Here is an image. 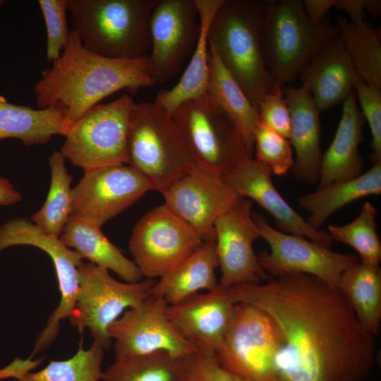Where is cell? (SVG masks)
<instances>
[{
    "label": "cell",
    "instance_id": "18",
    "mask_svg": "<svg viewBox=\"0 0 381 381\" xmlns=\"http://www.w3.org/2000/svg\"><path fill=\"white\" fill-rule=\"evenodd\" d=\"M162 195L164 205L203 241H215L217 219L241 198L223 177L196 164Z\"/></svg>",
    "mask_w": 381,
    "mask_h": 381
},
{
    "label": "cell",
    "instance_id": "14",
    "mask_svg": "<svg viewBox=\"0 0 381 381\" xmlns=\"http://www.w3.org/2000/svg\"><path fill=\"white\" fill-rule=\"evenodd\" d=\"M167 305L163 298L151 294L109 326L115 359L157 351L183 359L198 351L173 327L167 315Z\"/></svg>",
    "mask_w": 381,
    "mask_h": 381
},
{
    "label": "cell",
    "instance_id": "33",
    "mask_svg": "<svg viewBox=\"0 0 381 381\" xmlns=\"http://www.w3.org/2000/svg\"><path fill=\"white\" fill-rule=\"evenodd\" d=\"M182 359L164 351L115 361L104 372L103 381H179Z\"/></svg>",
    "mask_w": 381,
    "mask_h": 381
},
{
    "label": "cell",
    "instance_id": "23",
    "mask_svg": "<svg viewBox=\"0 0 381 381\" xmlns=\"http://www.w3.org/2000/svg\"><path fill=\"white\" fill-rule=\"evenodd\" d=\"M364 121L353 92L343 102L341 116L334 137L322 154L317 188L352 179L361 174L363 159L358 147L363 140Z\"/></svg>",
    "mask_w": 381,
    "mask_h": 381
},
{
    "label": "cell",
    "instance_id": "17",
    "mask_svg": "<svg viewBox=\"0 0 381 381\" xmlns=\"http://www.w3.org/2000/svg\"><path fill=\"white\" fill-rule=\"evenodd\" d=\"M253 202L241 197L215 224V245L222 289L239 284H256L270 276L262 269L253 250L260 234L253 218Z\"/></svg>",
    "mask_w": 381,
    "mask_h": 381
},
{
    "label": "cell",
    "instance_id": "21",
    "mask_svg": "<svg viewBox=\"0 0 381 381\" xmlns=\"http://www.w3.org/2000/svg\"><path fill=\"white\" fill-rule=\"evenodd\" d=\"M300 76L320 113L344 102L358 78L339 36L310 59Z\"/></svg>",
    "mask_w": 381,
    "mask_h": 381
},
{
    "label": "cell",
    "instance_id": "28",
    "mask_svg": "<svg viewBox=\"0 0 381 381\" xmlns=\"http://www.w3.org/2000/svg\"><path fill=\"white\" fill-rule=\"evenodd\" d=\"M381 193V160L373 163L364 174L346 181H337L302 195L298 205L310 212L306 220L316 230L336 211L363 197Z\"/></svg>",
    "mask_w": 381,
    "mask_h": 381
},
{
    "label": "cell",
    "instance_id": "41",
    "mask_svg": "<svg viewBox=\"0 0 381 381\" xmlns=\"http://www.w3.org/2000/svg\"><path fill=\"white\" fill-rule=\"evenodd\" d=\"M337 10L346 12L352 22L364 20L365 10L373 16H378L381 12L380 0H337L335 6Z\"/></svg>",
    "mask_w": 381,
    "mask_h": 381
},
{
    "label": "cell",
    "instance_id": "38",
    "mask_svg": "<svg viewBox=\"0 0 381 381\" xmlns=\"http://www.w3.org/2000/svg\"><path fill=\"white\" fill-rule=\"evenodd\" d=\"M353 89L361 107V114L368 121L371 134L372 160H381V90L364 83L358 76Z\"/></svg>",
    "mask_w": 381,
    "mask_h": 381
},
{
    "label": "cell",
    "instance_id": "40",
    "mask_svg": "<svg viewBox=\"0 0 381 381\" xmlns=\"http://www.w3.org/2000/svg\"><path fill=\"white\" fill-rule=\"evenodd\" d=\"M283 87L274 84L260 102L258 112L260 123L289 139L291 116Z\"/></svg>",
    "mask_w": 381,
    "mask_h": 381
},
{
    "label": "cell",
    "instance_id": "3",
    "mask_svg": "<svg viewBox=\"0 0 381 381\" xmlns=\"http://www.w3.org/2000/svg\"><path fill=\"white\" fill-rule=\"evenodd\" d=\"M265 1L224 0L209 28L208 43L258 111L274 83L267 69Z\"/></svg>",
    "mask_w": 381,
    "mask_h": 381
},
{
    "label": "cell",
    "instance_id": "45",
    "mask_svg": "<svg viewBox=\"0 0 381 381\" xmlns=\"http://www.w3.org/2000/svg\"><path fill=\"white\" fill-rule=\"evenodd\" d=\"M5 4V1L0 0V8Z\"/></svg>",
    "mask_w": 381,
    "mask_h": 381
},
{
    "label": "cell",
    "instance_id": "11",
    "mask_svg": "<svg viewBox=\"0 0 381 381\" xmlns=\"http://www.w3.org/2000/svg\"><path fill=\"white\" fill-rule=\"evenodd\" d=\"M252 215L260 238L270 246V250L264 249L257 256L260 265L271 277L303 274L337 288L343 272L359 261L355 255L334 252L303 236L276 229L260 213Z\"/></svg>",
    "mask_w": 381,
    "mask_h": 381
},
{
    "label": "cell",
    "instance_id": "20",
    "mask_svg": "<svg viewBox=\"0 0 381 381\" xmlns=\"http://www.w3.org/2000/svg\"><path fill=\"white\" fill-rule=\"evenodd\" d=\"M272 173L254 157H248L224 180L241 197L256 202L274 220L278 230L303 236L330 248L329 234L316 230L295 211L278 192L271 179Z\"/></svg>",
    "mask_w": 381,
    "mask_h": 381
},
{
    "label": "cell",
    "instance_id": "42",
    "mask_svg": "<svg viewBox=\"0 0 381 381\" xmlns=\"http://www.w3.org/2000/svg\"><path fill=\"white\" fill-rule=\"evenodd\" d=\"M337 0H303L302 4L307 16L320 22L325 19L328 11L335 6Z\"/></svg>",
    "mask_w": 381,
    "mask_h": 381
},
{
    "label": "cell",
    "instance_id": "44",
    "mask_svg": "<svg viewBox=\"0 0 381 381\" xmlns=\"http://www.w3.org/2000/svg\"><path fill=\"white\" fill-rule=\"evenodd\" d=\"M21 199V194L11 183L6 178L0 175V205H12L20 202Z\"/></svg>",
    "mask_w": 381,
    "mask_h": 381
},
{
    "label": "cell",
    "instance_id": "10",
    "mask_svg": "<svg viewBox=\"0 0 381 381\" xmlns=\"http://www.w3.org/2000/svg\"><path fill=\"white\" fill-rule=\"evenodd\" d=\"M78 291L70 324L83 332L88 328L93 341L104 349L111 344L108 330L126 309L140 305L150 295L154 279L121 282L109 270L90 262L78 268Z\"/></svg>",
    "mask_w": 381,
    "mask_h": 381
},
{
    "label": "cell",
    "instance_id": "1",
    "mask_svg": "<svg viewBox=\"0 0 381 381\" xmlns=\"http://www.w3.org/2000/svg\"><path fill=\"white\" fill-rule=\"evenodd\" d=\"M226 291L235 303L261 309L279 328L283 343L273 361L274 381H364L369 376L375 336L362 327L338 288L290 274Z\"/></svg>",
    "mask_w": 381,
    "mask_h": 381
},
{
    "label": "cell",
    "instance_id": "16",
    "mask_svg": "<svg viewBox=\"0 0 381 381\" xmlns=\"http://www.w3.org/2000/svg\"><path fill=\"white\" fill-rule=\"evenodd\" d=\"M150 27V63L157 83L164 84L179 73L198 41L200 23L195 1L159 0Z\"/></svg>",
    "mask_w": 381,
    "mask_h": 381
},
{
    "label": "cell",
    "instance_id": "37",
    "mask_svg": "<svg viewBox=\"0 0 381 381\" xmlns=\"http://www.w3.org/2000/svg\"><path fill=\"white\" fill-rule=\"evenodd\" d=\"M38 4L47 30V59L53 62L61 56L69 40L67 0H39Z\"/></svg>",
    "mask_w": 381,
    "mask_h": 381
},
{
    "label": "cell",
    "instance_id": "15",
    "mask_svg": "<svg viewBox=\"0 0 381 381\" xmlns=\"http://www.w3.org/2000/svg\"><path fill=\"white\" fill-rule=\"evenodd\" d=\"M84 172L71 190L72 214L99 226L153 190L149 181L128 164Z\"/></svg>",
    "mask_w": 381,
    "mask_h": 381
},
{
    "label": "cell",
    "instance_id": "9",
    "mask_svg": "<svg viewBox=\"0 0 381 381\" xmlns=\"http://www.w3.org/2000/svg\"><path fill=\"white\" fill-rule=\"evenodd\" d=\"M283 343L279 328L261 309L235 303L214 353L219 365L249 381H274L273 361Z\"/></svg>",
    "mask_w": 381,
    "mask_h": 381
},
{
    "label": "cell",
    "instance_id": "34",
    "mask_svg": "<svg viewBox=\"0 0 381 381\" xmlns=\"http://www.w3.org/2000/svg\"><path fill=\"white\" fill-rule=\"evenodd\" d=\"M104 350L95 341L87 350L80 344L71 358L52 361L36 373L25 372L16 381H99L104 375L102 364Z\"/></svg>",
    "mask_w": 381,
    "mask_h": 381
},
{
    "label": "cell",
    "instance_id": "30",
    "mask_svg": "<svg viewBox=\"0 0 381 381\" xmlns=\"http://www.w3.org/2000/svg\"><path fill=\"white\" fill-rule=\"evenodd\" d=\"M337 288L346 298L362 327L375 337L381 322V270L357 262L341 274Z\"/></svg>",
    "mask_w": 381,
    "mask_h": 381
},
{
    "label": "cell",
    "instance_id": "22",
    "mask_svg": "<svg viewBox=\"0 0 381 381\" xmlns=\"http://www.w3.org/2000/svg\"><path fill=\"white\" fill-rule=\"evenodd\" d=\"M291 116L289 142L296 158L293 175L298 181L313 184L318 182L322 157L320 111L310 92L299 87H283Z\"/></svg>",
    "mask_w": 381,
    "mask_h": 381
},
{
    "label": "cell",
    "instance_id": "31",
    "mask_svg": "<svg viewBox=\"0 0 381 381\" xmlns=\"http://www.w3.org/2000/svg\"><path fill=\"white\" fill-rule=\"evenodd\" d=\"M339 37L358 76L367 85L381 90V44L370 23L352 22L337 18Z\"/></svg>",
    "mask_w": 381,
    "mask_h": 381
},
{
    "label": "cell",
    "instance_id": "8",
    "mask_svg": "<svg viewBox=\"0 0 381 381\" xmlns=\"http://www.w3.org/2000/svg\"><path fill=\"white\" fill-rule=\"evenodd\" d=\"M135 102L128 94L98 104L68 130L60 152L84 171L127 164V136L131 111Z\"/></svg>",
    "mask_w": 381,
    "mask_h": 381
},
{
    "label": "cell",
    "instance_id": "2",
    "mask_svg": "<svg viewBox=\"0 0 381 381\" xmlns=\"http://www.w3.org/2000/svg\"><path fill=\"white\" fill-rule=\"evenodd\" d=\"M156 84L147 55L136 59L98 55L86 49L73 30L61 56L35 84L33 94L38 109L57 102L66 107V134L75 121L105 97L124 89L135 93Z\"/></svg>",
    "mask_w": 381,
    "mask_h": 381
},
{
    "label": "cell",
    "instance_id": "36",
    "mask_svg": "<svg viewBox=\"0 0 381 381\" xmlns=\"http://www.w3.org/2000/svg\"><path fill=\"white\" fill-rule=\"evenodd\" d=\"M255 159L272 174L283 176L294 163L291 145L288 138L258 123L254 130Z\"/></svg>",
    "mask_w": 381,
    "mask_h": 381
},
{
    "label": "cell",
    "instance_id": "24",
    "mask_svg": "<svg viewBox=\"0 0 381 381\" xmlns=\"http://www.w3.org/2000/svg\"><path fill=\"white\" fill-rule=\"evenodd\" d=\"M59 238L83 259L113 271L125 282L134 283L143 279L135 262L105 236L101 226L71 214Z\"/></svg>",
    "mask_w": 381,
    "mask_h": 381
},
{
    "label": "cell",
    "instance_id": "26",
    "mask_svg": "<svg viewBox=\"0 0 381 381\" xmlns=\"http://www.w3.org/2000/svg\"><path fill=\"white\" fill-rule=\"evenodd\" d=\"M66 114L67 108L61 102L33 109L0 95V140L16 138L30 146L45 144L54 135L65 136Z\"/></svg>",
    "mask_w": 381,
    "mask_h": 381
},
{
    "label": "cell",
    "instance_id": "12",
    "mask_svg": "<svg viewBox=\"0 0 381 381\" xmlns=\"http://www.w3.org/2000/svg\"><path fill=\"white\" fill-rule=\"evenodd\" d=\"M203 242L197 231L163 204L138 221L128 248L143 277L154 279L173 270Z\"/></svg>",
    "mask_w": 381,
    "mask_h": 381
},
{
    "label": "cell",
    "instance_id": "25",
    "mask_svg": "<svg viewBox=\"0 0 381 381\" xmlns=\"http://www.w3.org/2000/svg\"><path fill=\"white\" fill-rule=\"evenodd\" d=\"M218 267L215 241H204L155 282L151 294L163 298L168 305H174L201 290L211 291L218 284L215 276Z\"/></svg>",
    "mask_w": 381,
    "mask_h": 381
},
{
    "label": "cell",
    "instance_id": "5",
    "mask_svg": "<svg viewBox=\"0 0 381 381\" xmlns=\"http://www.w3.org/2000/svg\"><path fill=\"white\" fill-rule=\"evenodd\" d=\"M127 157L162 194L195 165L173 115L154 102L135 103L131 111Z\"/></svg>",
    "mask_w": 381,
    "mask_h": 381
},
{
    "label": "cell",
    "instance_id": "4",
    "mask_svg": "<svg viewBox=\"0 0 381 381\" xmlns=\"http://www.w3.org/2000/svg\"><path fill=\"white\" fill-rule=\"evenodd\" d=\"M159 0H67L83 47L116 59H136L150 51V18Z\"/></svg>",
    "mask_w": 381,
    "mask_h": 381
},
{
    "label": "cell",
    "instance_id": "43",
    "mask_svg": "<svg viewBox=\"0 0 381 381\" xmlns=\"http://www.w3.org/2000/svg\"><path fill=\"white\" fill-rule=\"evenodd\" d=\"M37 362H30V358L28 360H21L19 358L15 359L11 364L6 367L0 369V380L14 377L15 379L19 377L25 372L29 371L35 367Z\"/></svg>",
    "mask_w": 381,
    "mask_h": 381
},
{
    "label": "cell",
    "instance_id": "7",
    "mask_svg": "<svg viewBox=\"0 0 381 381\" xmlns=\"http://www.w3.org/2000/svg\"><path fill=\"white\" fill-rule=\"evenodd\" d=\"M172 115L198 167L224 177L253 157L235 123L206 93L183 102Z\"/></svg>",
    "mask_w": 381,
    "mask_h": 381
},
{
    "label": "cell",
    "instance_id": "35",
    "mask_svg": "<svg viewBox=\"0 0 381 381\" xmlns=\"http://www.w3.org/2000/svg\"><path fill=\"white\" fill-rule=\"evenodd\" d=\"M377 210L370 202H365L358 217L343 226L329 225L328 234L332 241L352 247L359 255L360 262L379 265L381 261V243L376 231Z\"/></svg>",
    "mask_w": 381,
    "mask_h": 381
},
{
    "label": "cell",
    "instance_id": "19",
    "mask_svg": "<svg viewBox=\"0 0 381 381\" xmlns=\"http://www.w3.org/2000/svg\"><path fill=\"white\" fill-rule=\"evenodd\" d=\"M235 303L226 289L196 293L167 305V315L175 329L199 351L214 354L229 324Z\"/></svg>",
    "mask_w": 381,
    "mask_h": 381
},
{
    "label": "cell",
    "instance_id": "29",
    "mask_svg": "<svg viewBox=\"0 0 381 381\" xmlns=\"http://www.w3.org/2000/svg\"><path fill=\"white\" fill-rule=\"evenodd\" d=\"M208 68L206 94L233 120L253 156L254 130L260 122L258 112L210 44Z\"/></svg>",
    "mask_w": 381,
    "mask_h": 381
},
{
    "label": "cell",
    "instance_id": "27",
    "mask_svg": "<svg viewBox=\"0 0 381 381\" xmlns=\"http://www.w3.org/2000/svg\"><path fill=\"white\" fill-rule=\"evenodd\" d=\"M198 10L200 32L190 61L179 81L171 88L159 90L154 102L173 114L183 102L206 93L209 78L208 31L224 0H195Z\"/></svg>",
    "mask_w": 381,
    "mask_h": 381
},
{
    "label": "cell",
    "instance_id": "6",
    "mask_svg": "<svg viewBox=\"0 0 381 381\" xmlns=\"http://www.w3.org/2000/svg\"><path fill=\"white\" fill-rule=\"evenodd\" d=\"M264 47L267 69L274 84L293 83L310 59L339 36L326 18L316 22L306 14L302 1H265Z\"/></svg>",
    "mask_w": 381,
    "mask_h": 381
},
{
    "label": "cell",
    "instance_id": "32",
    "mask_svg": "<svg viewBox=\"0 0 381 381\" xmlns=\"http://www.w3.org/2000/svg\"><path fill=\"white\" fill-rule=\"evenodd\" d=\"M60 151L49 157L51 183L47 199L40 210L31 216V222L44 233L59 237L72 214L71 184L72 176Z\"/></svg>",
    "mask_w": 381,
    "mask_h": 381
},
{
    "label": "cell",
    "instance_id": "13",
    "mask_svg": "<svg viewBox=\"0 0 381 381\" xmlns=\"http://www.w3.org/2000/svg\"><path fill=\"white\" fill-rule=\"evenodd\" d=\"M27 245L44 250L54 265L61 299L49 315L47 325L35 343L31 358L44 351L58 336L61 320L72 314L78 291V268L83 258L74 250L67 247L58 236L47 234L31 221L17 217L0 226V252L15 246Z\"/></svg>",
    "mask_w": 381,
    "mask_h": 381
},
{
    "label": "cell",
    "instance_id": "39",
    "mask_svg": "<svg viewBox=\"0 0 381 381\" xmlns=\"http://www.w3.org/2000/svg\"><path fill=\"white\" fill-rule=\"evenodd\" d=\"M179 381H249L222 368L214 354L196 351L182 359Z\"/></svg>",
    "mask_w": 381,
    "mask_h": 381
}]
</instances>
